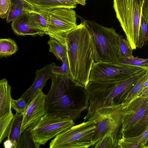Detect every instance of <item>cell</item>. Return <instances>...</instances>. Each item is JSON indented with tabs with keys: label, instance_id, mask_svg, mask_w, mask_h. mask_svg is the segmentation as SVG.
<instances>
[{
	"label": "cell",
	"instance_id": "ffe728a7",
	"mask_svg": "<svg viewBox=\"0 0 148 148\" xmlns=\"http://www.w3.org/2000/svg\"><path fill=\"white\" fill-rule=\"evenodd\" d=\"M49 11H42L31 12L30 19L33 26L37 30L45 34L47 28V21Z\"/></svg>",
	"mask_w": 148,
	"mask_h": 148
},
{
	"label": "cell",
	"instance_id": "e0dca14e",
	"mask_svg": "<svg viewBox=\"0 0 148 148\" xmlns=\"http://www.w3.org/2000/svg\"><path fill=\"white\" fill-rule=\"evenodd\" d=\"M9 10L6 18L8 23L24 14L34 12L32 5L25 0H10Z\"/></svg>",
	"mask_w": 148,
	"mask_h": 148
},
{
	"label": "cell",
	"instance_id": "8fae6325",
	"mask_svg": "<svg viewBox=\"0 0 148 148\" xmlns=\"http://www.w3.org/2000/svg\"><path fill=\"white\" fill-rule=\"evenodd\" d=\"M46 95L40 90L28 104L23 114L21 134L27 128L35 125L46 114Z\"/></svg>",
	"mask_w": 148,
	"mask_h": 148
},
{
	"label": "cell",
	"instance_id": "ba28073f",
	"mask_svg": "<svg viewBox=\"0 0 148 148\" xmlns=\"http://www.w3.org/2000/svg\"><path fill=\"white\" fill-rule=\"evenodd\" d=\"M147 69L148 67L100 61L93 63L90 74L89 81H121Z\"/></svg>",
	"mask_w": 148,
	"mask_h": 148
},
{
	"label": "cell",
	"instance_id": "8d00e7d4",
	"mask_svg": "<svg viewBox=\"0 0 148 148\" xmlns=\"http://www.w3.org/2000/svg\"><path fill=\"white\" fill-rule=\"evenodd\" d=\"M70 0V1H73V2H76V1H75V0Z\"/></svg>",
	"mask_w": 148,
	"mask_h": 148
},
{
	"label": "cell",
	"instance_id": "f1b7e54d",
	"mask_svg": "<svg viewBox=\"0 0 148 148\" xmlns=\"http://www.w3.org/2000/svg\"><path fill=\"white\" fill-rule=\"evenodd\" d=\"M119 54L118 57H130L132 55L133 50L127 41L122 35L118 38Z\"/></svg>",
	"mask_w": 148,
	"mask_h": 148
},
{
	"label": "cell",
	"instance_id": "5bb4252c",
	"mask_svg": "<svg viewBox=\"0 0 148 148\" xmlns=\"http://www.w3.org/2000/svg\"><path fill=\"white\" fill-rule=\"evenodd\" d=\"M30 12L21 14L13 20L11 23L12 29L15 34L18 36H42L45 33L33 26L30 19Z\"/></svg>",
	"mask_w": 148,
	"mask_h": 148
},
{
	"label": "cell",
	"instance_id": "cb8c5ba5",
	"mask_svg": "<svg viewBox=\"0 0 148 148\" xmlns=\"http://www.w3.org/2000/svg\"><path fill=\"white\" fill-rule=\"evenodd\" d=\"M49 46V51L53 53L58 60H62L67 56L66 46L55 39L50 38L47 42Z\"/></svg>",
	"mask_w": 148,
	"mask_h": 148
},
{
	"label": "cell",
	"instance_id": "4dcf8cb0",
	"mask_svg": "<svg viewBox=\"0 0 148 148\" xmlns=\"http://www.w3.org/2000/svg\"><path fill=\"white\" fill-rule=\"evenodd\" d=\"M28 104L25 100L20 97L17 99H12L11 101L12 108L14 109L16 113L23 114L26 110Z\"/></svg>",
	"mask_w": 148,
	"mask_h": 148
},
{
	"label": "cell",
	"instance_id": "836d02e7",
	"mask_svg": "<svg viewBox=\"0 0 148 148\" xmlns=\"http://www.w3.org/2000/svg\"><path fill=\"white\" fill-rule=\"evenodd\" d=\"M10 7V0H0V18H6Z\"/></svg>",
	"mask_w": 148,
	"mask_h": 148
},
{
	"label": "cell",
	"instance_id": "30bf717a",
	"mask_svg": "<svg viewBox=\"0 0 148 148\" xmlns=\"http://www.w3.org/2000/svg\"><path fill=\"white\" fill-rule=\"evenodd\" d=\"M148 95L141 94L132 101L121 112L122 115L120 136L148 113Z\"/></svg>",
	"mask_w": 148,
	"mask_h": 148
},
{
	"label": "cell",
	"instance_id": "1f68e13d",
	"mask_svg": "<svg viewBox=\"0 0 148 148\" xmlns=\"http://www.w3.org/2000/svg\"><path fill=\"white\" fill-rule=\"evenodd\" d=\"M129 138L133 142L141 147V148H148V127L138 136Z\"/></svg>",
	"mask_w": 148,
	"mask_h": 148
},
{
	"label": "cell",
	"instance_id": "8992f818",
	"mask_svg": "<svg viewBox=\"0 0 148 148\" xmlns=\"http://www.w3.org/2000/svg\"><path fill=\"white\" fill-rule=\"evenodd\" d=\"M96 127L94 120L74 125L57 135L50 143V148H87L92 145Z\"/></svg>",
	"mask_w": 148,
	"mask_h": 148
},
{
	"label": "cell",
	"instance_id": "603a6c76",
	"mask_svg": "<svg viewBox=\"0 0 148 148\" xmlns=\"http://www.w3.org/2000/svg\"><path fill=\"white\" fill-rule=\"evenodd\" d=\"M148 127V113L132 127L125 131L121 136L125 137H133L143 133Z\"/></svg>",
	"mask_w": 148,
	"mask_h": 148
},
{
	"label": "cell",
	"instance_id": "3957f363",
	"mask_svg": "<svg viewBox=\"0 0 148 148\" xmlns=\"http://www.w3.org/2000/svg\"><path fill=\"white\" fill-rule=\"evenodd\" d=\"M50 88L46 95V114L75 121L88 109L89 103L86 88L76 86L69 76L52 74Z\"/></svg>",
	"mask_w": 148,
	"mask_h": 148
},
{
	"label": "cell",
	"instance_id": "52a82bcc",
	"mask_svg": "<svg viewBox=\"0 0 148 148\" xmlns=\"http://www.w3.org/2000/svg\"><path fill=\"white\" fill-rule=\"evenodd\" d=\"M73 9L60 8L48 12L45 34L65 46L67 34L77 25V15Z\"/></svg>",
	"mask_w": 148,
	"mask_h": 148
},
{
	"label": "cell",
	"instance_id": "5b68a950",
	"mask_svg": "<svg viewBox=\"0 0 148 148\" xmlns=\"http://www.w3.org/2000/svg\"><path fill=\"white\" fill-rule=\"evenodd\" d=\"M83 20L92 35L101 61L115 62L119 56V35L113 27H103L95 21Z\"/></svg>",
	"mask_w": 148,
	"mask_h": 148
},
{
	"label": "cell",
	"instance_id": "7a4b0ae2",
	"mask_svg": "<svg viewBox=\"0 0 148 148\" xmlns=\"http://www.w3.org/2000/svg\"><path fill=\"white\" fill-rule=\"evenodd\" d=\"M148 71L143 70L121 81H89L86 87L89 105L84 121L102 116L120 113V108L129 92Z\"/></svg>",
	"mask_w": 148,
	"mask_h": 148
},
{
	"label": "cell",
	"instance_id": "d4e9b609",
	"mask_svg": "<svg viewBox=\"0 0 148 148\" xmlns=\"http://www.w3.org/2000/svg\"><path fill=\"white\" fill-rule=\"evenodd\" d=\"M117 136L107 134L95 145V148H119Z\"/></svg>",
	"mask_w": 148,
	"mask_h": 148
},
{
	"label": "cell",
	"instance_id": "d6a6232c",
	"mask_svg": "<svg viewBox=\"0 0 148 148\" xmlns=\"http://www.w3.org/2000/svg\"><path fill=\"white\" fill-rule=\"evenodd\" d=\"M119 148H141L137 143L131 140L129 137L122 136L118 140Z\"/></svg>",
	"mask_w": 148,
	"mask_h": 148
},
{
	"label": "cell",
	"instance_id": "9a60e30c",
	"mask_svg": "<svg viewBox=\"0 0 148 148\" xmlns=\"http://www.w3.org/2000/svg\"><path fill=\"white\" fill-rule=\"evenodd\" d=\"M32 5L34 12L49 11L58 8H76L77 3L69 0H25Z\"/></svg>",
	"mask_w": 148,
	"mask_h": 148
},
{
	"label": "cell",
	"instance_id": "d590c367",
	"mask_svg": "<svg viewBox=\"0 0 148 148\" xmlns=\"http://www.w3.org/2000/svg\"><path fill=\"white\" fill-rule=\"evenodd\" d=\"M88 0H75L76 3L82 5H85L86 4V1Z\"/></svg>",
	"mask_w": 148,
	"mask_h": 148
},
{
	"label": "cell",
	"instance_id": "44dd1931",
	"mask_svg": "<svg viewBox=\"0 0 148 148\" xmlns=\"http://www.w3.org/2000/svg\"><path fill=\"white\" fill-rule=\"evenodd\" d=\"M32 127L24 130L20 134L16 148H38L40 145L35 140L31 132Z\"/></svg>",
	"mask_w": 148,
	"mask_h": 148
},
{
	"label": "cell",
	"instance_id": "e575fe53",
	"mask_svg": "<svg viewBox=\"0 0 148 148\" xmlns=\"http://www.w3.org/2000/svg\"><path fill=\"white\" fill-rule=\"evenodd\" d=\"M3 145L5 148H14V146L12 142L8 138L4 142Z\"/></svg>",
	"mask_w": 148,
	"mask_h": 148
},
{
	"label": "cell",
	"instance_id": "74e56055",
	"mask_svg": "<svg viewBox=\"0 0 148 148\" xmlns=\"http://www.w3.org/2000/svg\"></svg>",
	"mask_w": 148,
	"mask_h": 148
},
{
	"label": "cell",
	"instance_id": "277c9868",
	"mask_svg": "<svg viewBox=\"0 0 148 148\" xmlns=\"http://www.w3.org/2000/svg\"><path fill=\"white\" fill-rule=\"evenodd\" d=\"M145 0H113L116 16L132 50L146 44L140 28L142 7Z\"/></svg>",
	"mask_w": 148,
	"mask_h": 148
},
{
	"label": "cell",
	"instance_id": "f546056e",
	"mask_svg": "<svg viewBox=\"0 0 148 148\" xmlns=\"http://www.w3.org/2000/svg\"><path fill=\"white\" fill-rule=\"evenodd\" d=\"M62 65L61 67L56 66L55 63L52 66V72L53 74L69 76L70 69L67 56L62 60Z\"/></svg>",
	"mask_w": 148,
	"mask_h": 148
},
{
	"label": "cell",
	"instance_id": "4fadbf2b",
	"mask_svg": "<svg viewBox=\"0 0 148 148\" xmlns=\"http://www.w3.org/2000/svg\"><path fill=\"white\" fill-rule=\"evenodd\" d=\"M54 62L47 65L36 71V76L32 85L21 96L24 99L28 104L39 91L42 90L47 81L53 74L52 66Z\"/></svg>",
	"mask_w": 148,
	"mask_h": 148
},
{
	"label": "cell",
	"instance_id": "ac0fdd59",
	"mask_svg": "<svg viewBox=\"0 0 148 148\" xmlns=\"http://www.w3.org/2000/svg\"><path fill=\"white\" fill-rule=\"evenodd\" d=\"M148 80V71L139 79L129 92L120 108L119 111V113H120L122 110L125 108L132 101L142 94L145 84Z\"/></svg>",
	"mask_w": 148,
	"mask_h": 148
},
{
	"label": "cell",
	"instance_id": "4316f807",
	"mask_svg": "<svg viewBox=\"0 0 148 148\" xmlns=\"http://www.w3.org/2000/svg\"><path fill=\"white\" fill-rule=\"evenodd\" d=\"M14 116L12 111L0 118V144L7 136L9 127Z\"/></svg>",
	"mask_w": 148,
	"mask_h": 148
},
{
	"label": "cell",
	"instance_id": "6da1fadb",
	"mask_svg": "<svg viewBox=\"0 0 148 148\" xmlns=\"http://www.w3.org/2000/svg\"><path fill=\"white\" fill-rule=\"evenodd\" d=\"M67 34L65 40L69 77L76 86L86 89L94 62L101 61L92 35L84 21Z\"/></svg>",
	"mask_w": 148,
	"mask_h": 148
},
{
	"label": "cell",
	"instance_id": "9c48e42d",
	"mask_svg": "<svg viewBox=\"0 0 148 148\" xmlns=\"http://www.w3.org/2000/svg\"><path fill=\"white\" fill-rule=\"evenodd\" d=\"M74 121L46 114L34 126L31 132L35 141L40 145L74 126Z\"/></svg>",
	"mask_w": 148,
	"mask_h": 148
},
{
	"label": "cell",
	"instance_id": "7c38bea8",
	"mask_svg": "<svg viewBox=\"0 0 148 148\" xmlns=\"http://www.w3.org/2000/svg\"><path fill=\"white\" fill-rule=\"evenodd\" d=\"M121 114L102 116L91 120L95 121L96 127L92 139V146L101 139L107 134H113L117 136V133L121 125Z\"/></svg>",
	"mask_w": 148,
	"mask_h": 148
},
{
	"label": "cell",
	"instance_id": "484cf974",
	"mask_svg": "<svg viewBox=\"0 0 148 148\" xmlns=\"http://www.w3.org/2000/svg\"><path fill=\"white\" fill-rule=\"evenodd\" d=\"M115 62L122 64L148 67V59L135 58L133 56L130 57H118Z\"/></svg>",
	"mask_w": 148,
	"mask_h": 148
},
{
	"label": "cell",
	"instance_id": "83f0119b",
	"mask_svg": "<svg viewBox=\"0 0 148 148\" xmlns=\"http://www.w3.org/2000/svg\"><path fill=\"white\" fill-rule=\"evenodd\" d=\"M148 0H145L142 9L140 28L146 44L148 40Z\"/></svg>",
	"mask_w": 148,
	"mask_h": 148
},
{
	"label": "cell",
	"instance_id": "7402d4cb",
	"mask_svg": "<svg viewBox=\"0 0 148 148\" xmlns=\"http://www.w3.org/2000/svg\"><path fill=\"white\" fill-rule=\"evenodd\" d=\"M18 50L15 41L10 38H0V57H9L15 54Z\"/></svg>",
	"mask_w": 148,
	"mask_h": 148
},
{
	"label": "cell",
	"instance_id": "2e32d148",
	"mask_svg": "<svg viewBox=\"0 0 148 148\" xmlns=\"http://www.w3.org/2000/svg\"><path fill=\"white\" fill-rule=\"evenodd\" d=\"M11 87L5 78L0 80V118L12 112Z\"/></svg>",
	"mask_w": 148,
	"mask_h": 148
},
{
	"label": "cell",
	"instance_id": "d6986e66",
	"mask_svg": "<svg viewBox=\"0 0 148 148\" xmlns=\"http://www.w3.org/2000/svg\"><path fill=\"white\" fill-rule=\"evenodd\" d=\"M23 118V114L16 113L9 129L7 137L13 143L16 148L21 134V129Z\"/></svg>",
	"mask_w": 148,
	"mask_h": 148
}]
</instances>
